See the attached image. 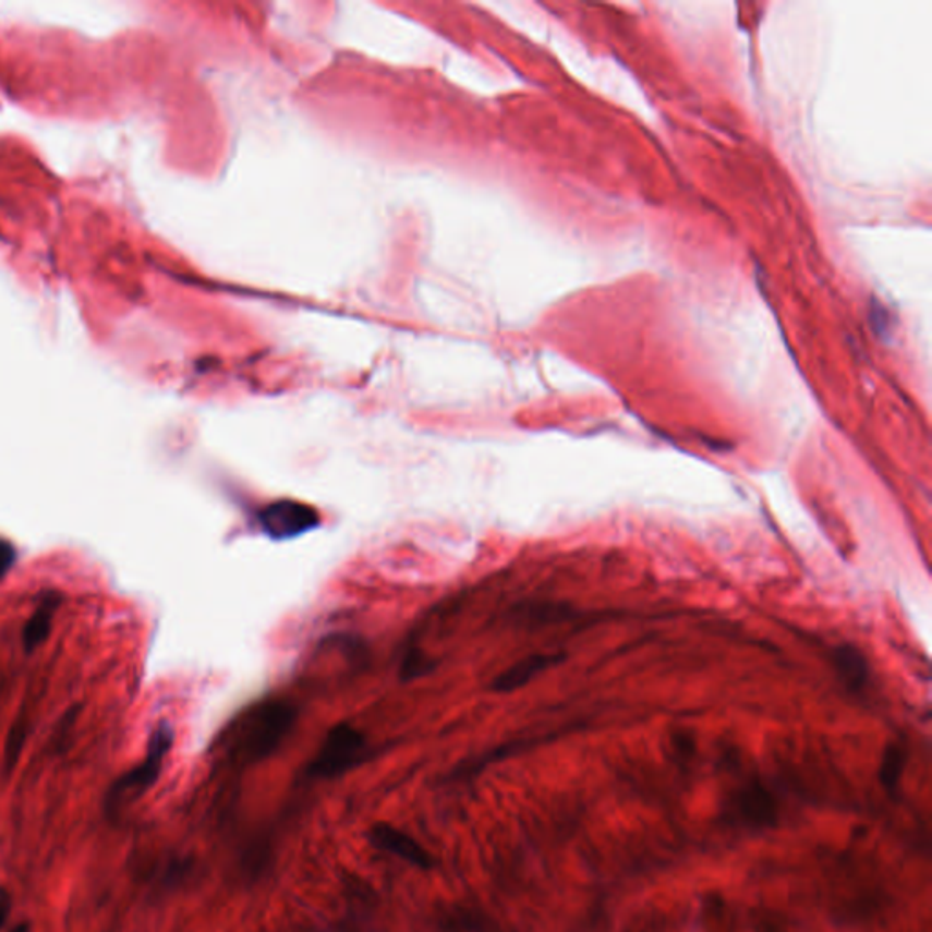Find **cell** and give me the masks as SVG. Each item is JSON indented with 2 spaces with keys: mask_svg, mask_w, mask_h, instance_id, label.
<instances>
[{
  "mask_svg": "<svg viewBox=\"0 0 932 932\" xmlns=\"http://www.w3.org/2000/svg\"><path fill=\"white\" fill-rule=\"evenodd\" d=\"M257 524L271 540H293L317 529L320 524V513L308 503L279 499L261 508Z\"/></svg>",
  "mask_w": 932,
  "mask_h": 932,
  "instance_id": "3957f363",
  "label": "cell"
},
{
  "mask_svg": "<svg viewBox=\"0 0 932 932\" xmlns=\"http://www.w3.org/2000/svg\"><path fill=\"white\" fill-rule=\"evenodd\" d=\"M905 752L899 745H887L883 752L882 767H880V779L887 789H894L904 773Z\"/></svg>",
  "mask_w": 932,
  "mask_h": 932,
  "instance_id": "8fae6325",
  "label": "cell"
},
{
  "mask_svg": "<svg viewBox=\"0 0 932 932\" xmlns=\"http://www.w3.org/2000/svg\"><path fill=\"white\" fill-rule=\"evenodd\" d=\"M171 743H173V730L168 723H160L149 739L146 760L138 767L130 771L124 778L117 782L116 792H124V790L143 792L144 789H148L149 785L155 784V779L159 778L166 754L171 749Z\"/></svg>",
  "mask_w": 932,
  "mask_h": 932,
  "instance_id": "277c9868",
  "label": "cell"
},
{
  "mask_svg": "<svg viewBox=\"0 0 932 932\" xmlns=\"http://www.w3.org/2000/svg\"><path fill=\"white\" fill-rule=\"evenodd\" d=\"M298 709L285 700L261 701L233 719L225 734V749L239 765L270 758L292 733Z\"/></svg>",
  "mask_w": 932,
  "mask_h": 932,
  "instance_id": "6da1fadb",
  "label": "cell"
},
{
  "mask_svg": "<svg viewBox=\"0 0 932 932\" xmlns=\"http://www.w3.org/2000/svg\"><path fill=\"white\" fill-rule=\"evenodd\" d=\"M834 670L850 690H861L871 676L866 654L856 645L844 643L833 652Z\"/></svg>",
  "mask_w": 932,
  "mask_h": 932,
  "instance_id": "ba28073f",
  "label": "cell"
},
{
  "mask_svg": "<svg viewBox=\"0 0 932 932\" xmlns=\"http://www.w3.org/2000/svg\"><path fill=\"white\" fill-rule=\"evenodd\" d=\"M736 806L741 816L752 825H771L776 818V803L763 785L749 784L736 796Z\"/></svg>",
  "mask_w": 932,
  "mask_h": 932,
  "instance_id": "52a82bcc",
  "label": "cell"
},
{
  "mask_svg": "<svg viewBox=\"0 0 932 932\" xmlns=\"http://www.w3.org/2000/svg\"><path fill=\"white\" fill-rule=\"evenodd\" d=\"M12 932H29L28 923H21V925L15 927Z\"/></svg>",
  "mask_w": 932,
  "mask_h": 932,
  "instance_id": "5bb4252c",
  "label": "cell"
},
{
  "mask_svg": "<svg viewBox=\"0 0 932 932\" xmlns=\"http://www.w3.org/2000/svg\"><path fill=\"white\" fill-rule=\"evenodd\" d=\"M15 559H17L15 546L12 543H8V541L0 540V580L12 570Z\"/></svg>",
  "mask_w": 932,
  "mask_h": 932,
  "instance_id": "7c38bea8",
  "label": "cell"
},
{
  "mask_svg": "<svg viewBox=\"0 0 932 932\" xmlns=\"http://www.w3.org/2000/svg\"><path fill=\"white\" fill-rule=\"evenodd\" d=\"M366 754V738L350 723H339L326 734L310 763L312 778L331 779L348 773Z\"/></svg>",
  "mask_w": 932,
  "mask_h": 932,
  "instance_id": "7a4b0ae2",
  "label": "cell"
},
{
  "mask_svg": "<svg viewBox=\"0 0 932 932\" xmlns=\"http://www.w3.org/2000/svg\"><path fill=\"white\" fill-rule=\"evenodd\" d=\"M370 844L376 849L396 856L399 860L407 861L410 866L420 867L423 871L434 866L432 856L426 852L425 847L415 842L410 834L399 831L390 823H376L368 831Z\"/></svg>",
  "mask_w": 932,
  "mask_h": 932,
  "instance_id": "5b68a950",
  "label": "cell"
},
{
  "mask_svg": "<svg viewBox=\"0 0 932 932\" xmlns=\"http://www.w3.org/2000/svg\"><path fill=\"white\" fill-rule=\"evenodd\" d=\"M12 912V894L7 888L0 887V929L7 923L8 916Z\"/></svg>",
  "mask_w": 932,
  "mask_h": 932,
  "instance_id": "4fadbf2b",
  "label": "cell"
},
{
  "mask_svg": "<svg viewBox=\"0 0 932 932\" xmlns=\"http://www.w3.org/2000/svg\"><path fill=\"white\" fill-rule=\"evenodd\" d=\"M57 608V600L50 597L40 605L39 610L29 618L23 630V643L26 651L32 652L48 640L51 630V618Z\"/></svg>",
  "mask_w": 932,
  "mask_h": 932,
  "instance_id": "9c48e42d",
  "label": "cell"
},
{
  "mask_svg": "<svg viewBox=\"0 0 932 932\" xmlns=\"http://www.w3.org/2000/svg\"><path fill=\"white\" fill-rule=\"evenodd\" d=\"M564 659V654H532V656L524 657L512 667H508L505 673L499 674L496 681L492 683V690L513 692V690L529 685L535 676L546 673L548 668L556 667Z\"/></svg>",
  "mask_w": 932,
  "mask_h": 932,
  "instance_id": "8992f818",
  "label": "cell"
},
{
  "mask_svg": "<svg viewBox=\"0 0 932 932\" xmlns=\"http://www.w3.org/2000/svg\"><path fill=\"white\" fill-rule=\"evenodd\" d=\"M28 716L23 712L8 734L7 745H4V773L8 776L13 773V768L17 767L19 758L23 754L24 745L28 739Z\"/></svg>",
  "mask_w": 932,
  "mask_h": 932,
  "instance_id": "30bf717a",
  "label": "cell"
}]
</instances>
